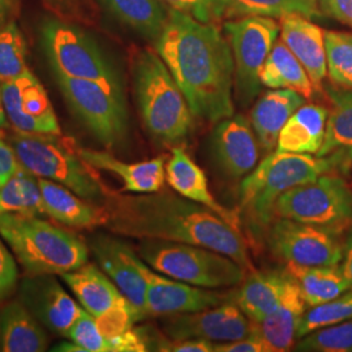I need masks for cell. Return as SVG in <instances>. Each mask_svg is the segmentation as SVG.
<instances>
[{"mask_svg": "<svg viewBox=\"0 0 352 352\" xmlns=\"http://www.w3.org/2000/svg\"><path fill=\"white\" fill-rule=\"evenodd\" d=\"M23 166L10 144L0 136V187H3Z\"/></svg>", "mask_w": 352, "mask_h": 352, "instance_id": "obj_44", "label": "cell"}, {"mask_svg": "<svg viewBox=\"0 0 352 352\" xmlns=\"http://www.w3.org/2000/svg\"><path fill=\"white\" fill-rule=\"evenodd\" d=\"M90 250L102 270L138 309L141 320L146 317V283L141 274L139 254L128 244L100 235L90 241Z\"/></svg>", "mask_w": 352, "mask_h": 352, "instance_id": "obj_18", "label": "cell"}, {"mask_svg": "<svg viewBox=\"0 0 352 352\" xmlns=\"http://www.w3.org/2000/svg\"><path fill=\"white\" fill-rule=\"evenodd\" d=\"M170 10L186 13L201 23H217L234 14L232 0H158Z\"/></svg>", "mask_w": 352, "mask_h": 352, "instance_id": "obj_39", "label": "cell"}, {"mask_svg": "<svg viewBox=\"0 0 352 352\" xmlns=\"http://www.w3.org/2000/svg\"><path fill=\"white\" fill-rule=\"evenodd\" d=\"M55 76L72 111L104 146L113 148L124 140L128 129L124 98L97 81Z\"/></svg>", "mask_w": 352, "mask_h": 352, "instance_id": "obj_11", "label": "cell"}, {"mask_svg": "<svg viewBox=\"0 0 352 352\" xmlns=\"http://www.w3.org/2000/svg\"><path fill=\"white\" fill-rule=\"evenodd\" d=\"M0 236L28 276H62L88 263L89 248L82 240L41 217L0 214Z\"/></svg>", "mask_w": 352, "mask_h": 352, "instance_id": "obj_5", "label": "cell"}, {"mask_svg": "<svg viewBox=\"0 0 352 352\" xmlns=\"http://www.w3.org/2000/svg\"><path fill=\"white\" fill-rule=\"evenodd\" d=\"M274 214L340 234L352 227L351 186L338 173H327L282 195Z\"/></svg>", "mask_w": 352, "mask_h": 352, "instance_id": "obj_9", "label": "cell"}, {"mask_svg": "<svg viewBox=\"0 0 352 352\" xmlns=\"http://www.w3.org/2000/svg\"><path fill=\"white\" fill-rule=\"evenodd\" d=\"M82 308L96 320L129 302L103 270L87 263L60 276Z\"/></svg>", "mask_w": 352, "mask_h": 352, "instance_id": "obj_22", "label": "cell"}, {"mask_svg": "<svg viewBox=\"0 0 352 352\" xmlns=\"http://www.w3.org/2000/svg\"><path fill=\"white\" fill-rule=\"evenodd\" d=\"M41 41L55 74L91 80L124 98L113 64L98 43L78 24L62 19L46 20L41 26Z\"/></svg>", "mask_w": 352, "mask_h": 352, "instance_id": "obj_8", "label": "cell"}, {"mask_svg": "<svg viewBox=\"0 0 352 352\" xmlns=\"http://www.w3.org/2000/svg\"><path fill=\"white\" fill-rule=\"evenodd\" d=\"M154 46L195 118L218 123L234 115V55L215 23L170 10Z\"/></svg>", "mask_w": 352, "mask_h": 352, "instance_id": "obj_1", "label": "cell"}, {"mask_svg": "<svg viewBox=\"0 0 352 352\" xmlns=\"http://www.w3.org/2000/svg\"><path fill=\"white\" fill-rule=\"evenodd\" d=\"M295 351L351 352L352 318L340 324L321 327L300 338L294 346Z\"/></svg>", "mask_w": 352, "mask_h": 352, "instance_id": "obj_37", "label": "cell"}, {"mask_svg": "<svg viewBox=\"0 0 352 352\" xmlns=\"http://www.w3.org/2000/svg\"><path fill=\"white\" fill-rule=\"evenodd\" d=\"M327 173H338L337 164L327 157L272 151L240 184L239 214L253 235L264 236L276 218L278 199L289 189L311 183Z\"/></svg>", "mask_w": 352, "mask_h": 352, "instance_id": "obj_3", "label": "cell"}, {"mask_svg": "<svg viewBox=\"0 0 352 352\" xmlns=\"http://www.w3.org/2000/svg\"><path fill=\"white\" fill-rule=\"evenodd\" d=\"M133 90L145 129L158 144L174 146L193 129V113L157 51L145 49L132 62Z\"/></svg>", "mask_w": 352, "mask_h": 352, "instance_id": "obj_4", "label": "cell"}, {"mask_svg": "<svg viewBox=\"0 0 352 352\" xmlns=\"http://www.w3.org/2000/svg\"><path fill=\"white\" fill-rule=\"evenodd\" d=\"M254 324V322H253ZM214 352H270L264 338L258 333L257 327L252 330L251 334L245 338L231 342H219L215 343Z\"/></svg>", "mask_w": 352, "mask_h": 352, "instance_id": "obj_43", "label": "cell"}, {"mask_svg": "<svg viewBox=\"0 0 352 352\" xmlns=\"http://www.w3.org/2000/svg\"><path fill=\"white\" fill-rule=\"evenodd\" d=\"M302 3H305L307 6H309L312 10H315L317 12H320V7H318V0H302Z\"/></svg>", "mask_w": 352, "mask_h": 352, "instance_id": "obj_50", "label": "cell"}, {"mask_svg": "<svg viewBox=\"0 0 352 352\" xmlns=\"http://www.w3.org/2000/svg\"><path fill=\"white\" fill-rule=\"evenodd\" d=\"M327 77L340 89H352V33L324 32Z\"/></svg>", "mask_w": 352, "mask_h": 352, "instance_id": "obj_34", "label": "cell"}, {"mask_svg": "<svg viewBox=\"0 0 352 352\" xmlns=\"http://www.w3.org/2000/svg\"><path fill=\"white\" fill-rule=\"evenodd\" d=\"M75 151L91 168L118 176L123 183V192L145 195L164 188L166 182L164 157L138 164H126L107 151H93L81 146H75Z\"/></svg>", "mask_w": 352, "mask_h": 352, "instance_id": "obj_21", "label": "cell"}, {"mask_svg": "<svg viewBox=\"0 0 352 352\" xmlns=\"http://www.w3.org/2000/svg\"><path fill=\"white\" fill-rule=\"evenodd\" d=\"M260 81L266 88L295 90L305 100H311L316 91L302 64L279 37L265 60Z\"/></svg>", "mask_w": 352, "mask_h": 352, "instance_id": "obj_30", "label": "cell"}, {"mask_svg": "<svg viewBox=\"0 0 352 352\" xmlns=\"http://www.w3.org/2000/svg\"><path fill=\"white\" fill-rule=\"evenodd\" d=\"M166 182L180 196L197 202L210 212L221 217L228 225L241 230L239 212L231 210L214 197L209 189L208 177L188 153L182 146L173 149L171 157L166 164Z\"/></svg>", "mask_w": 352, "mask_h": 352, "instance_id": "obj_19", "label": "cell"}, {"mask_svg": "<svg viewBox=\"0 0 352 352\" xmlns=\"http://www.w3.org/2000/svg\"><path fill=\"white\" fill-rule=\"evenodd\" d=\"M0 214L47 215L37 176L21 167L0 187Z\"/></svg>", "mask_w": 352, "mask_h": 352, "instance_id": "obj_33", "label": "cell"}, {"mask_svg": "<svg viewBox=\"0 0 352 352\" xmlns=\"http://www.w3.org/2000/svg\"><path fill=\"white\" fill-rule=\"evenodd\" d=\"M215 343L205 340H164L158 351L214 352Z\"/></svg>", "mask_w": 352, "mask_h": 352, "instance_id": "obj_45", "label": "cell"}, {"mask_svg": "<svg viewBox=\"0 0 352 352\" xmlns=\"http://www.w3.org/2000/svg\"><path fill=\"white\" fill-rule=\"evenodd\" d=\"M289 279L287 270L253 272L243 280L235 296L236 305L252 322L258 324L277 308Z\"/></svg>", "mask_w": 352, "mask_h": 352, "instance_id": "obj_27", "label": "cell"}, {"mask_svg": "<svg viewBox=\"0 0 352 352\" xmlns=\"http://www.w3.org/2000/svg\"><path fill=\"white\" fill-rule=\"evenodd\" d=\"M1 351L42 352L49 347L43 325L20 299L7 302L0 311Z\"/></svg>", "mask_w": 352, "mask_h": 352, "instance_id": "obj_28", "label": "cell"}, {"mask_svg": "<svg viewBox=\"0 0 352 352\" xmlns=\"http://www.w3.org/2000/svg\"><path fill=\"white\" fill-rule=\"evenodd\" d=\"M0 351H1V327H0Z\"/></svg>", "mask_w": 352, "mask_h": 352, "instance_id": "obj_51", "label": "cell"}, {"mask_svg": "<svg viewBox=\"0 0 352 352\" xmlns=\"http://www.w3.org/2000/svg\"><path fill=\"white\" fill-rule=\"evenodd\" d=\"M106 225L115 234L136 239L187 243L225 253L253 270L241 230L179 193L158 190L145 195L109 192L103 200Z\"/></svg>", "mask_w": 352, "mask_h": 352, "instance_id": "obj_2", "label": "cell"}, {"mask_svg": "<svg viewBox=\"0 0 352 352\" xmlns=\"http://www.w3.org/2000/svg\"><path fill=\"white\" fill-rule=\"evenodd\" d=\"M19 283V269L3 238H0V302L7 300Z\"/></svg>", "mask_w": 352, "mask_h": 352, "instance_id": "obj_42", "label": "cell"}, {"mask_svg": "<svg viewBox=\"0 0 352 352\" xmlns=\"http://www.w3.org/2000/svg\"><path fill=\"white\" fill-rule=\"evenodd\" d=\"M26 41L14 21L0 29V82L10 81L24 74L26 65Z\"/></svg>", "mask_w": 352, "mask_h": 352, "instance_id": "obj_35", "label": "cell"}, {"mask_svg": "<svg viewBox=\"0 0 352 352\" xmlns=\"http://www.w3.org/2000/svg\"><path fill=\"white\" fill-rule=\"evenodd\" d=\"M307 302L302 298L295 279L291 277L277 308L258 324V333L264 338L269 351H289L298 340V329L307 312Z\"/></svg>", "mask_w": 352, "mask_h": 352, "instance_id": "obj_24", "label": "cell"}, {"mask_svg": "<svg viewBox=\"0 0 352 352\" xmlns=\"http://www.w3.org/2000/svg\"><path fill=\"white\" fill-rule=\"evenodd\" d=\"M58 19L74 24L93 25L97 10L93 0H42Z\"/></svg>", "mask_w": 352, "mask_h": 352, "instance_id": "obj_41", "label": "cell"}, {"mask_svg": "<svg viewBox=\"0 0 352 352\" xmlns=\"http://www.w3.org/2000/svg\"><path fill=\"white\" fill-rule=\"evenodd\" d=\"M253 327L254 324L235 304L170 316L164 322V334L170 340H205L214 343L245 338Z\"/></svg>", "mask_w": 352, "mask_h": 352, "instance_id": "obj_14", "label": "cell"}, {"mask_svg": "<svg viewBox=\"0 0 352 352\" xmlns=\"http://www.w3.org/2000/svg\"><path fill=\"white\" fill-rule=\"evenodd\" d=\"M124 25L140 36L155 41L164 29L167 12L158 0H101Z\"/></svg>", "mask_w": 352, "mask_h": 352, "instance_id": "obj_32", "label": "cell"}, {"mask_svg": "<svg viewBox=\"0 0 352 352\" xmlns=\"http://www.w3.org/2000/svg\"><path fill=\"white\" fill-rule=\"evenodd\" d=\"M331 102L324 144L317 157H327L338 173L352 168V89H327Z\"/></svg>", "mask_w": 352, "mask_h": 352, "instance_id": "obj_26", "label": "cell"}, {"mask_svg": "<svg viewBox=\"0 0 352 352\" xmlns=\"http://www.w3.org/2000/svg\"><path fill=\"white\" fill-rule=\"evenodd\" d=\"M329 110L318 104H302L282 128L277 151L316 155L325 139Z\"/></svg>", "mask_w": 352, "mask_h": 352, "instance_id": "obj_29", "label": "cell"}, {"mask_svg": "<svg viewBox=\"0 0 352 352\" xmlns=\"http://www.w3.org/2000/svg\"><path fill=\"white\" fill-rule=\"evenodd\" d=\"M260 144L252 123L243 115L217 123L210 136V151L218 168L230 177L247 176L258 164Z\"/></svg>", "mask_w": 352, "mask_h": 352, "instance_id": "obj_17", "label": "cell"}, {"mask_svg": "<svg viewBox=\"0 0 352 352\" xmlns=\"http://www.w3.org/2000/svg\"><path fill=\"white\" fill-rule=\"evenodd\" d=\"M8 126H10V120H8V118H7V113H6V109H4L1 82H0V131L8 128Z\"/></svg>", "mask_w": 352, "mask_h": 352, "instance_id": "obj_49", "label": "cell"}, {"mask_svg": "<svg viewBox=\"0 0 352 352\" xmlns=\"http://www.w3.org/2000/svg\"><path fill=\"white\" fill-rule=\"evenodd\" d=\"M267 248L286 264L337 266L343 258V244L325 227L276 217L264 235Z\"/></svg>", "mask_w": 352, "mask_h": 352, "instance_id": "obj_12", "label": "cell"}, {"mask_svg": "<svg viewBox=\"0 0 352 352\" xmlns=\"http://www.w3.org/2000/svg\"><path fill=\"white\" fill-rule=\"evenodd\" d=\"M225 32L234 55L236 98L240 106L248 107L260 94V75L280 33V25L273 17L244 16L227 21Z\"/></svg>", "mask_w": 352, "mask_h": 352, "instance_id": "obj_10", "label": "cell"}, {"mask_svg": "<svg viewBox=\"0 0 352 352\" xmlns=\"http://www.w3.org/2000/svg\"><path fill=\"white\" fill-rule=\"evenodd\" d=\"M139 256L153 270L202 289L234 287L245 274V269L225 253L187 243L142 239Z\"/></svg>", "mask_w": 352, "mask_h": 352, "instance_id": "obj_6", "label": "cell"}, {"mask_svg": "<svg viewBox=\"0 0 352 352\" xmlns=\"http://www.w3.org/2000/svg\"><path fill=\"white\" fill-rule=\"evenodd\" d=\"M60 135L26 133L16 131L10 144L21 166L33 175L62 184L84 200L103 202L107 189L75 148L63 144Z\"/></svg>", "mask_w": 352, "mask_h": 352, "instance_id": "obj_7", "label": "cell"}, {"mask_svg": "<svg viewBox=\"0 0 352 352\" xmlns=\"http://www.w3.org/2000/svg\"><path fill=\"white\" fill-rule=\"evenodd\" d=\"M286 270L295 279L308 307L330 302L352 289L337 266H302L287 264Z\"/></svg>", "mask_w": 352, "mask_h": 352, "instance_id": "obj_31", "label": "cell"}, {"mask_svg": "<svg viewBox=\"0 0 352 352\" xmlns=\"http://www.w3.org/2000/svg\"><path fill=\"white\" fill-rule=\"evenodd\" d=\"M322 12L352 28V0H318Z\"/></svg>", "mask_w": 352, "mask_h": 352, "instance_id": "obj_46", "label": "cell"}, {"mask_svg": "<svg viewBox=\"0 0 352 352\" xmlns=\"http://www.w3.org/2000/svg\"><path fill=\"white\" fill-rule=\"evenodd\" d=\"M19 299L43 327L62 337L84 311L54 274L24 278L20 282Z\"/></svg>", "mask_w": 352, "mask_h": 352, "instance_id": "obj_16", "label": "cell"}, {"mask_svg": "<svg viewBox=\"0 0 352 352\" xmlns=\"http://www.w3.org/2000/svg\"><path fill=\"white\" fill-rule=\"evenodd\" d=\"M10 124L20 132L60 135V126L49 94L30 69L1 82Z\"/></svg>", "mask_w": 352, "mask_h": 352, "instance_id": "obj_13", "label": "cell"}, {"mask_svg": "<svg viewBox=\"0 0 352 352\" xmlns=\"http://www.w3.org/2000/svg\"><path fill=\"white\" fill-rule=\"evenodd\" d=\"M38 183L47 217L74 228H94L106 225L107 215L103 206L84 200L71 189L47 179L38 177Z\"/></svg>", "mask_w": 352, "mask_h": 352, "instance_id": "obj_25", "label": "cell"}, {"mask_svg": "<svg viewBox=\"0 0 352 352\" xmlns=\"http://www.w3.org/2000/svg\"><path fill=\"white\" fill-rule=\"evenodd\" d=\"M234 14L244 16H264L282 19L289 13H300L308 19L320 16L302 0H232Z\"/></svg>", "mask_w": 352, "mask_h": 352, "instance_id": "obj_38", "label": "cell"}, {"mask_svg": "<svg viewBox=\"0 0 352 352\" xmlns=\"http://www.w3.org/2000/svg\"><path fill=\"white\" fill-rule=\"evenodd\" d=\"M138 264L146 283V317L199 312L226 300V296L218 291L196 287L153 270L140 256Z\"/></svg>", "mask_w": 352, "mask_h": 352, "instance_id": "obj_15", "label": "cell"}, {"mask_svg": "<svg viewBox=\"0 0 352 352\" xmlns=\"http://www.w3.org/2000/svg\"><path fill=\"white\" fill-rule=\"evenodd\" d=\"M19 7L20 0H0V29L14 21L13 19L19 13Z\"/></svg>", "mask_w": 352, "mask_h": 352, "instance_id": "obj_48", "label": "cell"}, {"mask_svg": "<svg viewBox=\"0 0 352 352\" xmlns=\"http://www.w3.org/2000/svg\"><path fill=\"white\" fill-rule=\"evenodd\" d=\"M64 337L80 346L84 352H111L110 342L102 334L96 318L85 309Z\"/></svg>", "mask_w": 352, "mask_h": 352, "instance_id": "obj_40", "label": "cell"}, {"mask_svg": "<svg viewBox=\"0 0 352 352\" xmlns=\"http://www.w3.org/2000/svg\"><path fill=\"white\" fill-rule=\"evenodd\" d=\"M302 104H305V98L291 89H272L254 103L252 126L265 153L269 154L277 148L282 128Z\"/></svg>", "mask_w": 352, "mask_h": 352, "instance_id": "obj_23", "label": "cell"}, {"mask_svg": "<svg viewBox=\"0 0 352 352\" xmlns=\"http://www.w3.org/2000/svg\"><path fill=\"white\" fill-rule=\"evenodd\" d=\"M279 20L282 41L302 64L316 90H321L327 76L324 30L300 13H289Z\"/></svg>", "mask_w": 352, "mask_h": 352, "instance_id": "obj_20", "label": "cell"}, {"mask_svg": "<svg viewBox=\"0 0 352 352\" xmlns=\"http://www.w3.org/2000/svg\"><path fill=\"white\" fill-rule=\"evenodd\" d=\"M352 318V289L330 302L312 307L302 317L298 329V340L321 327L340 324Z\"/></svg>", "mask_w": 352, "mask_h": 352, "instance_id": "obj_36", "label": "cell"}, {"mask_svg": "<svg viewBox=\"0 0 352 352\" xmlns=\"http://www.w3.org/2000/svg\"><path fill=\"white\" fill-rule=\"evenodd\" d=\"M340 270L352 287V227L347 230V236L343 243V258L340 261Z\"/></svg>", "mask_w": 352, "mask_h": 352, "instance_id": "obj_47", "label": "cell"}]
</instances>
